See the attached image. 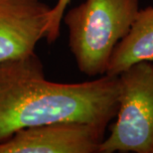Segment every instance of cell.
<instances>
[{"mask_svg":"<svg viewBox=\"0 0 153 153\" xmlns=\"http://www.w3.org/2000/svg\"><path fill=\"white\" fill-rule=\"evenodd\" d=\"M51 11L42 0H0V62L34 53L45 38Z\"/></svg>","mask_w":153,"mask_h":153,"instance_id":"5","label":"cell"},{"mask_svg":"<svg viewBox=\"0 0 153 153\" xmlns=\"http://www.w3.org/2000/svg\"><path fill=\"white\" fill-rule=\"evenodd\" d=\"M105 129L74 121L27 127L0 142V153H99Z\"/></svg>","mask_w":153,"mask_h":153,"instance_id":"4","label":"cell"},{"mask_svg":"<svg viewBox=\"0 0 153 153\" xmlns=\"http://www.w3.org/2000/svg\"><path fill=\"white\" fill-rule=\"evenodd\" d=\"M118 76L79 84L45 78L34 53L0 62V142L23 128L59 121L108 127L118 111Z\"/></svg>","mask_w":153,"mask_h":153,"instance_id":"1","label":"cell"},{"mask_svg":"<svg viewBox=\"0 0 153 153\" xmlns=\"http://www.w3.org/2000/svg\"><path fill=\"white\" fill-rule=\"evenodd\" d=\"M71 0H57L55 6L52 7L50 25H49V28L45 35V38L47 39L49 43H53L59 38L63 16Z\"/></svg>","mask_w":153,"mask_h":153,"instance_id":"7","label":"cell"},{"mask_svg":"<svg viewBox=\"0 0 153 153\" xmlns=\"http://www.w3.org/2000/svg\"><path fill=\"white\" fill-rule=\"evenodd\" d=\"M144 61L153 62V6L138 11L129 32L112 51L105 75L118 76Z\"/></svg>","mask_w":153,"mask_h":153,"instance_id":"6","label":"cell"},{"mask_svg":"<svg viewBox=\"0 0 153 153\" xmlns=\"http://www.w3.org/2000/svg\"><path fill=\"white\" fill-rule=\"evenodd\" d=\"M138 11L139 0H85L64 14L79 72L105 75L112 51L129 32Z\"/></svg>","mask_w":153,"mask_h":153,"instance_id":"2","label":"cell"},{"mask_svg":"<svg viewBox=\"0 0 153 153\" xmlns=\"http://www.w3.org/2000/svg\"><path fill=\"white\" fill-rule=\"evenodd\" d=\"M116 121L99 153H153V62H139L118 75Z\"/></svg>","mask_w":153,"mask_h":153,"instance_id":"3","label":"cell"}]
</instances>
